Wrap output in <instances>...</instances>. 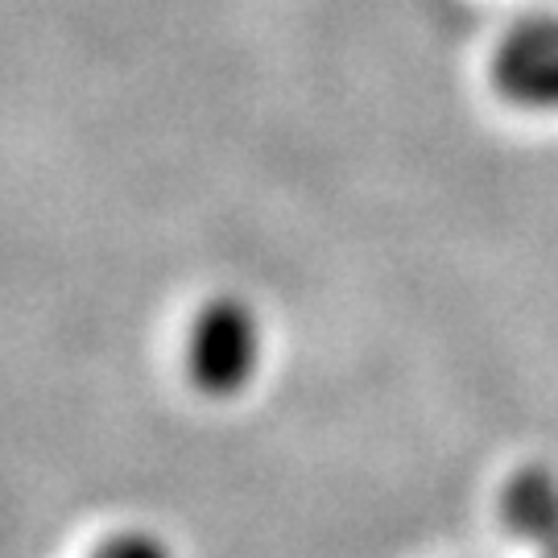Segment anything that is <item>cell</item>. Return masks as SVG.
<instances>
[{"label":"cell","instance_id":"obj_5","mask_svg":"<svg viewBox=\"0 0 558 558\" xmlns=\"http://www.w3.org/2000/svg\"><path fill=\"white\" fill-rule=\"evenodd\" d=\"M538 555H542V558H558V538H555V542H550V546H542Z\"/></svg>","mask_w":558,"mask_h":558},{"label":"cell","instance_id":"obj_1","mask_svg":"<svg viewBox=\"0 0 558 558\" xmlns=\"http://www.w3.org/2000/svg\"><path fill=\"white\" fill-rule=\"evenodd\" d=\"M260 368V319L244 299L203 302L186 331V377L207 398H236Z\"/></svg>","mask_w":558,"mask_h":558},{"label":"cell","instance_id":"obj_2","mask_svg":"<svg viewBox=\"0 0 558 558\" xmlns=\"http://www.w3.org/2000/svg\"><path fill=\"white\" fill-rule=\"evenodd\" d=\"M488 83L521 112H558V13L521 17L497 41Z\"/></svg>","mask_w":558,"mask_h":558},{"label":"cell","instance_id":"obj_3","mask_svg":"<svg viewBox=\"0 0 558 558\" xmlns=\"http://www.w3.org/2000/svg\"><path fill=\"white\" fill-rule=\"evenodd\" d=\"M500 521L513 538L534 550L558 538V476L542 463H530L505 480L500 488Z\"/></svg>","mask_w":558,"mask_h":558},{"label":"cell","instance_id":"obj_4","mask_svg":"<svg viewBox=\"0 0 558 558\" xmlns=\"http://www.w3.org/2000/svg\"><path fill=\"white\" fill-rule=\"evenodd\" d=\"M92 558H174L170 546L154 534H141V530H124V534H112L108 542H100V550Z\"/></svg>","mask_w":558,"mask_h":558}]
</instances>
